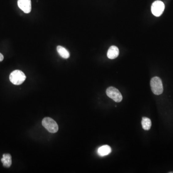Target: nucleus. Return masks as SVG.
<instances>
[{
  "label": "nucleus",
  "instance_id": "obj_1",
  "mask_svg": "<svg viewBox=\"0 0 173 173\" xmlns=\"http://www.w3.org/2000/svg\"><path fill=\"white\" fill-rule=\"evenodd\" d=\"M26 77L22 71L14 70L10 74L9 79L13 84L19 85L22 84L26 79Z\"/></svg>",
  "mask_w": 173,
  "mask_h": 173
},
{
  "label": "nucleus",
  "instance_id": "obj_2",
  "mask_svg": "<svg viewBox=\"0 0 173 173\" xmlns=\"http://www.w3.org/2000/svg\"><path fill=\"white\" fill-rule=\"evenodd\" d=\"M151 89L154 94L159 95L163 92V88L162 80L159 77L152 78L151 80Z\"/></svg>",
  "mask_w": 173,
  "mask_h": 173
},
{
  "label": "nucleus",
  "instance_id": "obj_3",
  "mask_svg": "<svg viewBox=\"0 0 173 173\" xmlns=\"http://www.w3.org/2000/svg\"><path fill=\"white\" fill-rule=\"evenodd\" d=\"M42 125L50 133H56L59 129L56 122L51 118L48 117L43 119Z\"/></svg>",
  "mask_w": 173,
  "mask_h": 173
},
{
  "label": "nucleus",
  "instance_id": "obj_4",
  "mask_svg": "<svg viewBox=\"0 0 173 173\" xmlns=\"http://www.w3.org/2000/svg\"><path fill=\"white\" fill-rule=\"evenodd\" d=\"M106 94L109 98L113 99L115 102H121L123 99L120 91L117 88L113 87H110L107 89Z\"/></svg>",
  "mask_w": 173,
  "mask_h": 173
},
{
  "label": "nucleus",
  "instance_id": "obj_5",
  "mask_svg": "<svg viewBox=\"0 0 173 173\" xmlns=\"http://www.w3.org/2000/svg\"><path fill=\"white\" fill-rule=\"evenodd\" d=\"M165 8L164 3L161 1H156L153 2L151 7L152 14L156 17H160L163 13Z\"/></svg>",
  "mask_w": 173,
  "mask_h": 173
},
{
  "label": "nucleus",
  "instance_id": "obj_6",
  "mask_svg": "<svg viewBox=\"0 0 173 173\" xmlns=\"http://www.w3.org/2000/svg\"><path fill=\"white\" fill-rule=\"evenodd\" d=\"M19 8L26 13H29L31 11V0H18Z\"/></svg>",
  "mask_w": 173,
  "mask_h": 173
},
{
  "label": "nucleus",
  "instance_id": "obj_7",
  "mask_svg": "<svg viewBox=\"0 0 173 173\" xmlns=\"http://www.w3.org/2000/svg\"><path fill=\"white\" fill-rule=\"evenodd\" d=\"M119 54V51L118 48L115 46H112L108 50L107 56L109 59H114L118 56Z\"/></svg>",
  "mask_w": 173,
  "mask_h": 173
},
{
  "label": "nucleus",
  "instance_id": "obj_8",
  "mask_svg": "<svg viewBox=\"0 0 173 173\" xmlns=\"http://www.w3.org/2000/svg\"><path fill=\"white\" fill-rule=\"evenodd\" d=\"M1 162L3 164V167L9 168L12 164V157L10 154L6 153L3 154L1 159Z\"/></svg>",
  "mask_w": 173,
  "mask_h": 173
},
{
  "label": "nucleus",
  "instance_id": "obj_9",
  "mask_svg": "<svg viewBox=\"0 0 173 173\" xmlns=\"http://www.w3.org/2000/svg\"><path fill=\"white\" fill-rule=\"evenodd\" d=\"M111 151L112 149L111 147L109 146L106 145L99 148L98 150V153L101 156H105L111 153Z\"/></svg>",
  "mask_w": 173,
  "mask_h": 173
},
{
  "label": "nucleus",
  "instance_id": "obj_10",
  "mask_svg": "<svg viewBox=\"0 0 173 173\" xmlns=\"http://www.w3.org/2000/svg\"><path fill=\"white\" fill-rule=\"evenodd\" d=\"M57 51L59 55L64 59H67L70 57V53L67 50L61 46L57 47Z\"/></svg>",
  "mask_w": 173,
  "mask_h": 173
},
{
  "label": "nucleus",
  "instance_id": "obj_11",
  "mask_svg": "<svg viewBox=\"0 0 173 173\" xmlns=\"http://www.w3.org/2000/svg\"><path fill=\"white\" fill-rule=\"evenodd\" d=\"M141 124L142 128L145 130H149L152 126V122L150 119L146 117H143L142 118Z\"/></svg>",
  "mask_w": 173,
  "mask_h": 173
},
{
  "label": "nucleus",
  "instance_id": "obj_12",
  "mask_svg": "<svg viewBox=\"0 0 173 173\" xmlns=\"http://www.w3.org/2000/svg\"><path fill=\"white\" fill-rule=\"evenodd\" d=\"M3 59H4V57L3 55L1 53H0V62L3 61Z\"/></svg>",
  "mask_w": 173,
  "mask_h": 173
},
{
  "label": "nucleus",
  "instance_id": "obj_13",
  "mask_svg": "<svg viewBox=\"0 0 173 173\" xmlns=\"http://www.w3.org/2000/svg\"><path fill=\"white\" fill-rule=\"evenodd\" d=\"M169 173H173V172H169Z\"/></svg>",
  "mask_w": 173,
  "mask_h": 173
}]
</instances>
